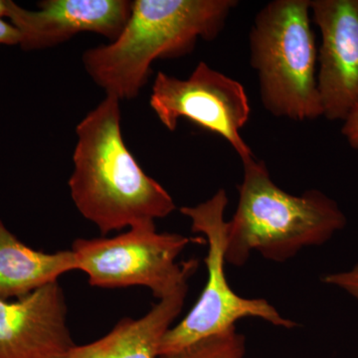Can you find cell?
Segmentation results:
<instances>
[{
    "label": "cell",
    "instance_id": "1",
    "mask_svg": "<svg viewBox=\"0 0 358 358\" xmlns=\"http://www.w3.org/2000/svg\"><path fill=\"white\" fill-rule=\"evenodd\" d=\"M120 102L106 96L77 124L68 183L78 211L103 235L155 223L176 208L166 188L143 171L124 143Z\"/></svg>",
    "mask_w": 358,
    "mask_h": 358
},
{
    "label": "cell",
    "instance_id": "2",
    "mask_svg": "<svg viewBox=\"0 0 358 358\" xmlns=\"http://www.w3.org/2000/svg\"><path fill=\"white\" fill-rule=\"evenodd\" d=\"M237 6L236 0H136L119 36L85 51V70L106 96L131 100L155 60L180 57L199 39H215Z\"/></svg>",
    "mask_w": 358,
    "mask_h": 358
},
{
    "label": "cell",
    "instance_id": "3",
    "mask_svg": "<svg viewBox=\"0 0 358 358\" xmlns=\"http://www.w3.org/2000/svg\"><path fill=\"white\" fill-rule=\"evenodd\" d=\"M242 164L237 208L227 221L226 263L241 267L254 251L266 260L286 262L345 229V213L324 192L289 194L275 185L262 160L254 157Z\"/></svg>",
    "mask_w": 358,
    "mask_h": 358
},
{
    "label": "cell",
    "instance_id": "4",
    "mask_svg": "<svg viewBox=\"0 0 358 358\" xmlns=\"http://www.w3.org/2000/svg\"><path fill=\"white\" fill-rule=\"evenodd\" d=\"M310 23V0H274L256 14L250 30V63L264 108L274 117L296 122L324 117Z\"/></svg>",
    "mask_w": 358,
    "mask_h": 358
},
{
    "label": "cell",
    "instance_id": "5",
    "mask_svg": "<svg viewBox=\"0 0 358 358\" xmlns=\"http://www.w3.org/2000/svg\"><path fill=\"white\" fill-rule=\"evenodd\" d=\"M227 205V193L220 188L206 201L180 209L181 213L192 221V232L200 233L206 239L208 252L205 263L208 275L194 307L162 338L159 357L228 333L236 329L235 324L244 317H257L285 329L296 327V322L282 317L268 301L242 298L231 289L225 273Z\"/></svg>",
    "mask_w": 358,
    "mask_h": 358
},
{
    "label": "cell",
    "instance_id": "6",
    "mask_svg": "<svg viewBox=\"0 0 358 358\" xmlns=\"http://www.w3.org/2000/svg\"><path fill=\"white\" fill-rule=\"evenodd\" d=\"M199 240L159 233L155 223L129 228L115 237L75 240L72 251L78 270L99 288L145 287L162 300L187 282L197 268L194 260L178 263L186 247Z\"/></svg>",
    "mask_w": 358,
    "mask_h": 358
},
{
    "label": "cell",
    "instance_id": "7",
    "mask_svg": "<svg viewBox=\"0 0 358 358\" xmlns=\"http://www.w3.org/2000/svg\"><path fill=\"white\" fill-rule=\"evenodd\" d=\"M150 103L157 119L169 131H176L179 120H189L222 136L242 162L254 157L240 134L251 114L244 87L203 61L187 79L157 73Z\"/></svg>",
    "mask_w": 358,
    "mask_h": 358
},
{
    "label": "cell",
    "instance_id": "8",
    "mask_svg": "<svg viewBox=\"0 0 358 358\" xmlns=\"http://www.w3.org/2000/svg\"><path fill=\"white\" fill-rule=\"evenodd\" d=\"M320 28L317 88L324 117L345 121L358 106V0H310Z\"/></svg>",
    "mask_w": 358,
    "mask_h": 358
},
{
    "label": "cell",
    "instance_id": "9",
    "mask_svg": "<svg viewBox=\"0 0 358 358\" xmlns=\"http://www.w3.org/2000/svg\"><path fill=\"white\" fill-rule=\"evenodd\" d=\"M131 6L128 0H44L37 10H28L8 0L7 18L20 33L21 48L41 50L83 32L113 41L124 29Z\"/></svg>",
    "mask_w": 358,
    "mask_h": 358
},
{
    "label": "cell",
    "instance_id": "10",
    "mask_svg": "<svg viewBox=\"0 0 358 358\" xmlns=\"http://www.w3.org/2000/svg\"><path fill=\"white\" fill-rule=\"evenodd\" d=\"M75 345L58 282L0 300V358H56Z\"/></svg>",
    "mask_w": 358,
    "mask_h": 358
},
{
    "label": "cell",
    "instance_id": "11",
    "mask_svg": "<svg viewBox=\"0 0 358 358\" xmlns=\"http://www.w3.org/2000/svg\"><path fill=\"white\" fill-rule=\"evenodd\" d=\"M187 289L185 282L141 319H124L103 338L56 358H159L160 343L182 310Z\"/></svg>",
    "mask_w": 358,
    "mask_h": 358
},
{
    "label": "cell",
    "instance_id": "12",
    "mask_svg": "<svg viewBox=\"0 0 358 358\" xmlns=\"http://www.w3.org/2000/svg\"><path fill=\"white\" fill-rule=\"evenodd\" d=\"M74 270L72 250L45 253L30 248L0 220V300L22 298Z\"/></svg>",
    "mask_w": 358,
    "mask_h": 358
},
{
    "label": "cell",
    "instance_id": "13",
    "mask_svg": "<svg viewBox=\"0 0 358 358\" xmlns=\"http://www.w3.org/2000/svg\"><path fill=\"white\" fill-rule=\"evenodd\" d=\"M244 355V336L234 329L194 343L181 352L159 358H243Z\"/></svg>",
    "mask_w": 358,
    "mask_h": 358
},
{
    "label": "cell",
    "instance_id": "14",
    "mask_svg": "<svg viewBox=\"0 0 358 358\" xmlns=\"http://www.w3.org/2000/svg\"><path fill=\"white\" fill-rule=\"evenodd\" d=\"M322 281L326 285L343 289L358 301V263L345 272L324 275Z\"/></svg>",
    "mask_w": 358,
    "mask_h": 358
},
{
    "label": "cell",
    "instance_id": "15",
    "mask_svg": "<svg viewBox=\"0 0 358 358\" xmlns=\"http://www.w3.org/2000/svg\"><path fill=\"white\" fill-rule=\"evenodd\" d=\"M341 133L350 143V147L358 154V106L343 121Z\"/></svg>",
    "mask_w": 358,
    "mask_h": 358
},
{
    "label": "cell",
    "instance_id": "16",
    "mask_svg": "<svg viewBox=\"0 0 358 358\" xmlns=\"http://www.w3.org/2000/svg\"><path fill=\"white\" fill-rule=\"evenodd\" d=\"M0 44L20 45V33L10 22L0 18Z\"/></svg>",
    "mask_w": 358,
    "mask_h": 358
},
{
    "label": "cell",
    "instance_id": "17",
    "mask_svg": "<svg viewBox=\"0 0 358 358\" xmlns=\"http://www.w3.org/2000/svg\"><path fill=\"white\" fill-rule=\"evenodd\" d=\"M8 14V0H0V18H7Z\"/></svg>",
    "mask_w": 358,
    "mask_h": 358
}]
</instances>
